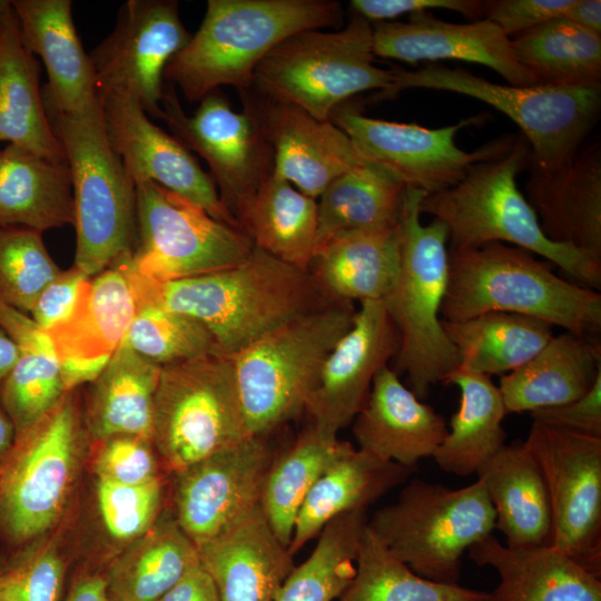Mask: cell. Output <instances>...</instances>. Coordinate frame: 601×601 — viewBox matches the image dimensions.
I'll return each instance as SVG.
<instances>
[{
	"mask_svg": "<svg viewBox=\"0 0 601 601\" xmlns=\"http://www.w3.org/2000/svg\"><path fill=\"white\" fill-rule=\"evenodd\" d=\"M199 564L198 549L175 515L159 516L110 566L108 599L158 601Z\"/></svg>",
	"mask_w": 601,
	"mask_h": 601,
	"instance_id": "8d00e7d4",
	"label": "cell"
},
{
	"mask_svg": "<svg viewBox=\"0 0 601 601\" xmlns=\"http://www.w3.org/2000/svg\"><path fill=\"white\" fill-rule=\"evenodd\" d=\"M367 520L366 509H357L328 522L311 555L294 566L275 601L338 599L354 578L357 548Z\"/></svg>",
	"mask_w": 601,
	"mask_h": 601,
	"instance_id": "f6af8a7d",
	"label": "cell"
},
{
	"mask_svg": "<svg viewBox=\"0 0 601 601\" xmlns=\"http://www.w3.org/2000/svg\"><path fill=\"white\" fill-rule=\"evenodd\" d=\"M355 574L338 601H486L489 593L420 577L365 526Z\"/></svg>",
	"mask_w": 601,
	"mask_h": 601,
	"instance_id": "ee69618b",
	"label": "cell"
},
{
	"mask_svg": "<svg viewBox=\"0 0 601 601\" xmlns=\"http://www.w3.org/2000/svg\"><path fill=\"white\" fill-rule=\"evenodd\" d=\"M99 444L95 457L98 480L135 485L159 479L156 450L150 439L119 435Z\"/></svg>",
	"mask_w": 601,
	"mask_h": 601,
	"instance_id": "f907efd6",
	"label": "cell"
},
{
	"mask_svg": "<svg viewBox=\"0 0 601 601\" xmlns=\"http://www.w3.org/2000/svg\"><path fill=\"white\" fill-rule=\"evenodd\" d=\"M460 370L505 375L531 359L554 335L549 323L519 314L487 312L464 321H443Z\"/></svg>",
	"mask_w": 601,
	"mask_h": 601,
	"instance_id": "f35d334b",
	"label": "cell"
},
{
	"mask_svg": "<svg viewBox=\"0 0 601 601\" xmlns=\"http://www.w3.org/2000/svg\"><path fill=\"white\" fill-rule=\"evenodd\" d=\"M444 383L459 387L460 403L432 457L445 473L459 476L476 474L505 444L502 422L508 413L502 395L490 376L460 368L453 371Z\"/></svg>",
	"mask_w": 601,
	"mask_h": 601,
	"instance_id": "74e56055",
	"label": "cell"
},
{
	"mask_svg": "<svg viewBox=\"0 0 601 601\" xmlns=\"http://www.w3.org/2000/svg\"><path fill=\"white\" fill-rule=\"evenodd\" d=\"M351 328L326 357L305 411L317 430L336 435L364 406L375 374L394 358L400 339L382 300H364Z\"/></svg>",
	"mask_w": 601,
	"mask_h": 601,
	"instance_id": "ffe728a7",
	"label": "cell"
},
{
	"mask_svg": "<svg viewBox=\"0 0 601 601\" xmlns=\"http://www.w3.org/2000/svg\"><path fill=\"white\" fill-rule=\"evenodd\" d=\"M416 467L380 460L351 445L315 482L297 513L288 551L294 555L333 519L366 509Z\"/></svg>",
	"mask_w": 601,
	"mask_h": 601,
	"instance_id": "d6a6232c",
	"label": "cell"
},
{
	"mask_svg": "<svg viewBox=\"0 0 601 601\" xmlns=\"http://www.w3.org/2000/svg\"><path fill=\"white\" fill-rule=\"evenodd\" d=\"M0 328L19 349L0 387V405L17 436L52 411L67 391L52 343L30 316L0 300Z\"/></svg>",
	"mask_w": 601,
	"mask_h": 601,
	"instance_id": "d590c367",
	"label": "cell"
},
{
	"mask_svg": "<svg viewBox=\"0 0 601 601\" xmlns=\"http://www.w3.org/2000/svg\"><path fill=\"white\" fill-rule=\"evenodd\" d=\"M367 526L416 574L454 584L463 554L492 534L495 512L479 480L452 489L413 479L395 502L374 512Z\"/></svg>",
	"mask_w": 601,
	"mask_h": 601,
	"instance_id": "30bf717a",
	"label": "cell"
},
{
	"mask_svg": "<svg viewBox=\"0 0 601 601\" xmlns=\"http://www.w3.org/2000/svg\"><path fill=\"white\" fill-rule=\"evenodd\" d=\"M77 390L17 435L0 464V534L13 544L39 539L65 508L88 435Z\"/></svg>",
	"mask_w": 601,
	"mask_h": 601,
	"instance_id": "7c38bea8",
	"label": "cell"
},
{
	"mask_svg": "<svg viewBox=\"0 0 601 601\" xmlns=\"http://www.w3.org/2000/svg\"><path fill=\"white\" fill-rule=\"evenodd\" d=\"M446 433L444 417L406 387L388 365L375 374L353 421L358 450L407 467L432 457Z\"/></svg>",
	"mask_w": 601,
	"mask_h": 601,
	"instance_id": "484cf974",
	"label": "cell"
},
{
	"mask_svg": "<svg viewBox=\"0 0 601 601\" xmlns=\"http://www.w3.org/2000/svg\"><path fill=\"white\" fill-rule=\"evenodd\" d=\"M242 93L253 101L272 146L273 173L305 195L317 199L334 179L366 161L333 121L252 89Z\"/></svg>",
	"mask_w": 601,
	"mask_h": 601,
	"instance_id": "603a6c76",
	"label": "cell"
},
{
	"mask_svg": "<svg viewBox=\"0 0 601 601\" xmlns=\"http://www.w3.org/2000/svg\"><path fill=\"white\" fill-rule=\"evenodd\" d=\"M161 366L136 353L125 339L92 381L82 408L88 436H152L155 396Z\"/></svg>",
	"mask_w": 601,
	"mask_h": 601,
	"instance_id": "836d02e7",
	"label": "cell"
},
{
	"mask_svg": "<svg viewBox=\"0 0 601 601\" xmlns=\"http://www.w3.org/2000/svg\"><path fill=\"white\" fill-rule=\"evenodd\" d=\"M41 233L0 227V300L29 314L38 295L59 273Z\"/></svg>",
	"mask_w": 601,
	"mask_h": 601,
	"instance_id": "7dc6e473",
	"label": "cell"
},
{
	"mask_svg": "<svg viewBox=\"0 0 601 601\" xmlns=\"http://www.w3.org/2000/svg\"><path fill=\"white\" fill-rule=\"evenodd\" d=\"M89 276L73 265L62 270L41 290L29 314L45 332L63 322L72 312L81 286Z\"/></svg>",
	"mask_w": 601,
	"mask_h": 601,
	"instance_id": "11a10c76",
	"label": "cell"
},
{
	"mask_svg": "<svg viewBox=\"0 0 601 601\" xmlns=\"http://www.w3.org/2000/svg\"><path fill=\"white\" fill-rule=\"evenodd\" d=\"M374 55L407 63L461 60L483 65L514 86L535 85L516 60L510 38L486 19L453 23L430 12L408 16L407 21L372 23Z\"/></svg>",
	"mask_w": 601,
	"mask_h": 601,
	"instance_id": "7402d4cb",
	"label": "cell"
},
{
	"mask_svg": "<svg viewBox=\"0 0 601 601\" xmlns=\"http://www.w3.org/2000/svg\"><path fill=\"white\" fill-rule=\"evenodd\" d=\"M108 601H111V600L108 599Z\"/></svg>",
	"mask_w": 601,
	"mask_h": 601,
	"instance_id": "6125c7cd",
	"label": "cell"
},
{
	"mask_svg": "<svg viewBox=\"0 0 601 601\" xmlns=\"http://www.w3.org/2000/svg\"><path fill=\"white\" fill-rule=\"evenodd\" d=\"M191 36L177 1H126L111 33L88 53L99 93H127L147 115L161 119L165 69Z\"/></svg>",
	"mask_w": 601,
	"mask_h": 601,
	"instance_id": "e0dca14e",
	"label": "cell"
},
{
	"mask_svg": "<svg viewBox=\"0 0 601 601\" xmlns=\"http://www.w3.org/2000/svg\"><path fill=\"white\" fill-rule=\"evenodd\" d=\"M343 21L335 0H208L198 30L170 59L164 78L189 102L221 86L242 93L252 89L256 67L283 40Z\"/></svg>",
	"mask_w": 601,
	"mask_h": 601,
	"instance_id": "7a4b0ae2",
	"label": "cell"
},
{
	"mask_svg": "<svg viewBox=\"0 0 601 601\" xmlns=\"http://www.w3.org/2000/svg\"><path fill=\"white\" fill-rule=\"evenodd\" d=\"M65 601H108L106 578L87 573L72 583Z\"/></svg>",
	"mask_w": 601,
	"mask_h": 601,
	"instance_id": "6f0895ef",
	"label": "cell"
},
{
	"mask_svg": "<svg viewBox=\"0 0 601 601\" xmlns=\"http://www.w3.org/2000/svg\"><path fill=\"white\" fill-rule=\"evenodd\" d=\"M253 245L308 270L317 233V199L272 173L239 220Z\"/></svg>",
	"mask_w": 601,
	"mask_h": 601,
	"instance_id": "60d3db41",
	"label": "cell"
},
{
	"mask_svg": "<svg viewBox=\"0 0 601 601\" xmlns=\"http://www.w3.org/2000/svg\"><path fill=\"white\" fill-rule=\"evenodd\" d=\"M532 421L577 435L601 439V376L582 397L531 412Z\"/></svg>",
	"mask_w": 601,
	"mask_h": 601,
	"instance_id": "f5cc1de1",
	"label": "cell"
},
{
	"mask_svg": "<svg viewBox=\"0 0 601 601\" xmlns=\"http://www.w3.org/2000/svg\"><path fill=\"white\" fill-rule=\"evenodd\" d=\"M351 445L311 424L286 452L275 456L263 485L260 508L285 546L290 543L295 520L307 493Z\"/></svg>",
	"mask_w": 601,
	"mask_h": 601,
	"instance_id": "7bdbcfd3",
	"label": "cell"
},
{
	"mask_svg": "<svg viewBox=\"0 0 601 601\" xmlns=\"http://www.w3.org/2000/svg\"><path fill=\"white\" fill-rule=\"evenodd\" d=\"M574 0H490L483 19L496 24L509 38L551 19L560 18Z\"/></svg>",
	"mask_w": 601,
	"mask_h": 601,
	"instance_id": "816d5d0a",
	"label": "cell"
},
{
	"mask_svg": "<svg viewBox=\"0 0 601 601\" xmlns=\"http://www.w3.org/2000/svg\"><path fill=\"white\" fill-rule=\"evenodd\" d=\"M601 376L599 339L570 332L553 335L516 370L500 377L506 413L534 412L584 396Z\"/></svg>",
	"mask_w": 601,
	"mask_h": 601,
	"instance_id": "4dcf8cb0",
	"label": "cell"
},
{
	"mask_svg": "<svg viewBox=\"0 0 601 601\" xmlns=\"http://www.w3.org/2000/svg\"><path fill=\"white\" fill-rule=\"evenodd\" d=\"M274 459L266 436H250L176 473L175 518L196 546L260 504Z\"/></svg>",
	"mask_w": 601,
	"mask_h": 601,
	"instance_id": "ac0fdd59",
	"label": "cell"
},
{
	"mask_svg": "<svg viewBox=\"0 0 601 601\" xmlns=\"http://www.w3.org/2000/svg\"><path fill=\"white\" fill-rule=\"evenodd\" d=\"M400 224L332 237L316 248L308 272L329 302L382 300L400 267Z\"/></svg>",
	"mask_w": 601,
	"mask_h": 601,
	"instance_id": "f546056e",
	"label": "cell"
},
{
	"mask_svg": "<svg viewBox=\"0 0 601 601\" xmlns=\"http://www.w3.org/2000/svg\"><path fill=\"white\" fill-rule=\"evenodd\" d=\"M137 240L129 264L159 282L214 273L245 260L254 245L237 227L165 187L136 183Z\"/></svg>",
	"mask_w": 601,
	"mask_h": 601,
	"instance_id": "4fadbf2b",
	"label": "cell"
},
{
	"mask_svg": "<svg viewBox=\"0 0 601 601\" xmlns=\"http://www.w3.org/2000/svg\"><path fill=\"white\" fill-rule=\"evenodd\" d=\"M47 115L71 175L73 266L91 277L135 249L136 184L110 146L101 99L80 112Z\"/></svg>",
	"mask_w": 601,
	"mask_h": 601,
	"instance_id": "8992f818",
	"label": "cell"
},
{
	"mask_svg": "<svg viewBox=\"0 0 601 601\" xmlns=\"http://www.w3.org/2000/svg\"><path fill=\"white\" fill-rule=\"evenodd\" d=\"M510 548L550 545L551 508L541 469L524 442L504 444L475 474Z\"/></svg>",
	"mask_w": 601,
	"mask_h": 601,
	"instance_id": "1f68e13d",
	"label": "cell"
},
{
	"mask_svg": "<svg viewBox=\"0 0 601 601\" xmlns=\"http://www.w3.org/2000/svg\"><path fill=\"white\" fill-rule=\"evenodd\" d=\"M355 312L349 303L325 304L229 357L252 436H267L305 411L326 357L351 328Z\"/></svg>",
	"mask_w": 601,
	"mask_h": 601,
	"instance_id": "52a82bcc",
	"label": "cell"
},
{
	"mask_svg": "<svg viewBox=\"0 0 601 601\" xmlns=\"http://www.w3.org/2000/svg\"><path fill=\"white\" fill-rule=\"evenodd\" d=\"M136 313V299L120 258L83 282L71 314L46 332L67 392L100 375Z\"/></svg>",
	"mask_w": 601,
	"mask_h": 601,
	"instance_id": "44dd1931",
	"label": "cell"
},
{
	"mask_svg": "<svg viewBox=\"0 0 601 601\" xmlns=\"http://www.w3.org/2000/svg\"><path fill=\"white\" fill-rule=\"evenodd\" d=\"M0 141L67 161L43 105L39 63L23 42L9 0H0Z\"/></svg>",
	"mask_w": 601,
	"mask_h": 601,
	"instance_id": "f1b7e54d",
	"label": "cell"
},
{
	"mask_svg": "<svg viewBox=\"0 0 601 601\" xmlns=\"http://www.w3.org/2000/svg\"><path fill=\"white\" fill-rule=\"evenodd\" d=\"M197 549L219 601H275L295 566L260 504Z\"/></svg>",
	"mask_w": 601,
	"mask_h": 601,
	"instance_id": "4316f807",
	"label": "cell"
},
{
	"mask_svg": "<svg viewBox=\"0 0 601 601\" xmlns=\"http://www.w3.org/2000/svg\"><path fill=\"white\" fill-rule=\"evenodd\" d=\"M405 188L392 173L367 160L338 176L317 198L315 250L344 233L398 225Z\"/></svg>",
	"mask_w": 601,
	"mask_h": 601,
	"instance_id": "ab89813d",
	"label": "cell"
},
{
	"mask_svg": "<svg viewBox=\"0 0 601 601\" xmlns=\"http://www.w3.org/2000/svg\"><path fill=\"white\" fill-rule=\"evenodd\" d=\"M563 18L597 36H601L600 0H574Z\"/></svg>",
	"mask_w": 601,
	"mask_h": 601,
	"instance_id": "680465c9",
	"label": "cell"
},
{
	"mask_svg": "<svg viewBox=\"0 0 601 601\" xmlns=\"http://www.w3.org/2000/svg\"><path fill=\"white\" fill-rule=\"evenodd\" d=\"M65 574L56 545H28L0 564V601H58Z\"/></svg>",
	"mask_w": 601,
	"mask_h": 601,
	"instance_id": "c3c4849f",
	"label": "cell"
},
{
	"mask_svg": "<svg viewBox=\"0 0 601 601\" xmlns=\"http://www.w3.org/2000/svg\"><path fill=\"white\" fill-rule=\"evenodd\" d=\"M374 57L372 23L353 13L341 30H304L278 43L256 67L252 90L329 120L351 97L390 87L393 69Z\"/></svg>",
	"mask_w": 601,
	"mask_h": 601,
	"instance_id": "ba28073f",
	"label": "cell"
},
{
	"mask_svg": "<svg viewBox=\"0 0 601 601\" xmlns=\"http://www.w3.org/2000/svg\"><path fill=\"white\" fill-rule=\"evenodd\" d=\"M27 48L39 56L48 83L41 89L47 114L83 111L100 101L89 55L77 33L70 0H11Z\"/></svg>",
	"mask_w": 601,
	"mask_h": 601,
	"instance_id": "d4e9b609",
	"label": "cell"
},
{
	"mask_svg": "<svg viewBox=\"0 0 601 601\" xmlns=\"http://www.w3.org/2000/svg\"><path fill=\"white\" fill-rule=\"evenodd\" d=\"M99 95L108 140L135 184L154 181L198 205L215 219L240 228L221 203L213 177L189 149L155 125L131 96L119 91Z\"/></svg>",
	"mask_w": 601,
	"mask_h": 601,
	"instance_id": "d6986e66",
	"label": "cell"
},
{
	"mask_svg": "<svg viewBox=\"0 0 601 601\" xmlns=\"http://www.w3.org/2000/svg\"><path fill=\"white\" fill-rule=\"evenodd\" d=\"M137 307L151 305L199 321L217 352L233 357L266 334L325 304L308 270L254 246L242 263L209 274L159 282L121 258Z\"/></svg>",
	"mask_w": 601,
	"mask_h": 601,
	"instance_id": "6da1fadb",
	"label": "cell"
},
{
	"mask_svg": "<svg viewBox=\"0 0 601 601\" xmlns=\"http://www.w3.org/2000/svg\"><path fill=\"white\" fill-rule=\"evenodd\" d=\"M413 88L464 95L503 112L518 125L530 146L526 166L541 170L561 166L581 147L601 107V86L500 85L440 63L412 71L394 68L392 83L376 92L373 100L392 99Z\"/></svg>",
	"mask_w": 601,
	"mask_h": 601,
	"instance_id": "9c48e42d",
	"label": "cell"
},
{
	"mask_svg": "<svg viewBox=\"0 0 601 601\" xmlns=\"http://www.w3.org/2000/svg\"><path fill=\"white\" fill-rule=\"evenodd\" d=\"M125 342L159 366L219 355L211 334L199 321L151 305L137 307Z\"/></svg>",
	"mask_w": 601,
	"mask_h": 601,
	"instance_id": "bcb514c9",
	"label": "cell"
},
{
	"mask_svg": "<svg viewBox=\"0 0 601 601\" xmlns=\"http://www.w3.org/2000/svg\"><path fill=\"white\" fill-rule=\"evenodd\" d=\"M524 444L545 481L550 545L601 578V439L532 421Z\"/></svg>",
	"mask_w": 601,
	"mask_h": 601,
	"instance_id": "2e32d148",
	"label": "cell"
},
{
	"mask_svg": "<svg viewBox=\"0 0 601 601\" xmlns=\"http://www.w3.org/2000/svg\"><path fill=\"white\" fill-rule=\"evenodd\" d=\"M158 601H219V598L210 575L199 564Z\"/></svg>",
	"mask_w": 601,
	"mask_h": 601,
	"instance_id": "9f6ffc18",
	"label": "cell"
},
{
	"mask_svg": "<svg viewBox=\"0 0 601 601\" xmlns=\"http://www.w3.org/2000/svg\"><path fill=\"white\" fill-rule=\"evenodd\" d=\"M329 120L349 137L365 160L385 168L406 187L426 195L457 185L473 165L505 154L515 140L499 138L465 151L455 144V137L476 118L427 128L370 118L345 102L335 108Z\"/></svg>",
	"mask_w": 601,
	"mask_h": 601,
	"instance_id": "9a60e30c",
	"label": "cell"
},
{
	"mask_svg": "<svg viewBox=\"0 0 601 601\" xmlns=\"http://www.w3.org/2000/svg\"><path fill=\"white\" fill-rule=\"evenodd\" d=\"M160 479L145 484H119L98 480L97 501L104 525L116 540L134 541L159 518Z\"/></svg>",
	"mask_w": 601,
	"mask_h": 601,
	"instance_id": "681fc988",
	"label": "cell"
},
{
	"mask_svg": "<svg viewBox=\"0 0 601 601\" xmlns=\"http://www.w3.org/2000/svg\"><path fill=\"white\" fill-rule=\"evenodd\" d=\"M240 97L243 110L239 112L215 90L188 116L175 87L168 86L164 88L160 102L161 120L187 149L207 162L221 203L238 224L274 166L273 149L258 112L246 93Z\"/></svg>",
	"mask_w": 601,
	"mask_h": 601,
	"instance_id": "5bb4252c",
	"label": "cell"
},
{
	"mask_svg": "<svg viewBox=\"0 0 601 601\" xmlns=\"http://www.w3.org/2000/svg\"><path fill=\"white\" fill-rule=\"evenodd\" d=\"M526 200L551 242L601 257V146L579 148L561 166H526Z\"/></svg>",
	"mask_w": 601,
	"mask_h": 601,
	"instance_id": "cb8c5ba5",
	"label": "cell"
},
{
	"mask_svg": "<svg viewBox=\"0 0 601 601\" xmlns=\"http://www.w3.org/2000/svg\"><path fill=\"white\" fill-rule=\"evenodd\" d=\"M19 356L14 342L0 328V387Z\"/></svg>",
	"mask_w": 601,
	"mask_h": 601,
	"instance_id": "91938a15",
	"label": "cell"
},
{
	"mask_svg": "<svg viewBox=\"0 0 601 601\" xmlns=\"http://www.w3.org/2000/svg\"><path fill=\"white\" fill-rule=\"evenodd\" d=\"M500 582L486 601H601V580L551 545L510 548L492 534L469 548Z\"/></svg>",
	"mask_w": 601,
	"mask_h": 601,
	"instance_id": "83f0119b",
	"label": "cell"
},
{
	"mask_svg": "<svg viewBox=\"0 0 601 601\" xmlns=\"http://www.w3.org/2000/svg\"><path fill=\"white\" fill-rule=\"evenodd\" d=\"M487 312L542 319L581 337L598 339L601 294L559 277L534 254L503 243L449 250L443 321Z\"/></svg>",
	"mask_w": 601,
	"mask_h": 601,
	"instance_id": "277c9868",
	"label": "cell"
},
{
	"mask_svg": "<svg viewBox=\"0 0 601 601\" xmlns=\"http://www.w3.org/2000/svg\"><path fill=\"white\" fill-rule=\"evenodd\" d=\"M530 146L521 135L503 155L472 166L457 185L425 195L421 214L449 230V250L508 243L539 255L584 287L601 289V257L543 234L538 217L518 188L516 176L528 165Z\"/></svg>",
	"mask_w": 601,
	"mask_h": 601,
	"instance_id": "3957f363",
	"label": "cell"
},
{
	"mask_svg": "<svg viewBox=\"0 0 601 601\" xmlns=\"http://www.w3.org/2000/svg\"><path fill=\"white\" fill-rule=\"evenodd\" d=\"M229 357L161 366L151 441L166 467H186L250 437Z\"/></svg>",
	"mask_w": 601,
	"mask_h": 601,
	"instance_id": "8fae6325",
	"label": "cell"
},
{
	"mask_svg": "<svg viewBox=\"0 0 601 601\" xmlns=\"http://www.w3.org/2000/svg\"><path fill=\"white\" fill-rule=\"evenodd\" d=\"M519 63L535 85L601 86V36L568 19H551L510 38Z\"/></svg>",
	"mask_w": 601,
	"mask_h": 601,
	"instance_id": "b9f144b4",
	"label": "cell"
},
{
	"mask_svg": "<svg viewBox=\"0 0 601 601\" xmlns=\"http://www.w3.org/2000/svg\"><path fill=\"white\" fill-rule=\"evenodd\" d=\"M489 1L483 0H352L354 14L373 22L391 21L398 16L430 10H450L469 19H483Z\"/></svg>",
	"mask_w": 601,
	"mask_h": 601,
	"instance_id": "db71d44e",
	"label": "cell"
},
{
	"mask_svg": "<svg viewBox=\"0 0 601 601\" xmlns=\"http://www.w3.org/2000/svg\"><path fill=\"white\" fill-rule=\"evenodd\" d=\"M73 223L67 161H53L12 144L0 150V227L42 234Z\"/></svg>",
	"mask_w": 601,
	"mask_h": 601,
	"instance_id": "e575fe53",
	"label": "cell"
},
{
	"mask_svg": "<svg viewBox=\"0 0 601 601\" xmlns=\"http://www.w3.org/2000/svg\"><path fill=\"white\" fill-rule=\"evenodd\" d=\"M16 441V430L10 417L0 405V464L8 456Z\"/></svg>",
	"mask_w": 601,
	"mask_h": 601,
	"instance_id": "94428289",
	"label": "cell"
},
{
	"mask_svg": "<svg viewBox=\"0 0 601 601\" xmlns=\"http://www.w3.org/2000/svg\"><path fill=\"white\" fill-rule=\"evenodd\" d=\"M426 194L406 187L400 217V267L382 299L400 339L395 372L405 374L410 390L427 397L433 385L445 382L457 367V355L441 318L447 285L449 230L433 219L421 221Z\"/></svg>",
	"mask_w": 601,
	"mask_h": 601,
	"instance_id": "5b68a950",
	"label": "cell"
}]
</instances>
